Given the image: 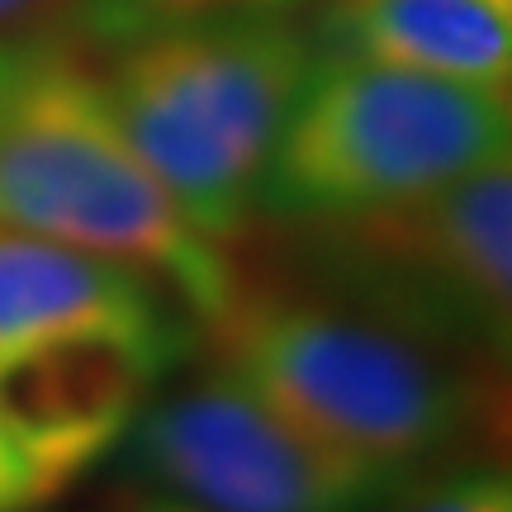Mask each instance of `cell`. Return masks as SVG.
<instances>
[{
    "label": "cell",
    "mask_w": 512,
    "mask_h": 512,
    "mask_svg": "<svg viewBox=\"0 0 512 512\" xmlns=\"http://www.w3.org/2000/svg\"><path fill=\"white\" fill-rule=\"evenodd\" d=\"M43 508L34 494V479H29V465L19 456L10 427L0 418V512H34Z\"/></svg>",
    "instance_id": "13"
},
{
    "label": "cell",
    "mask_w": 512,
    "mask_h": 512,
    "mask_svg": "<svg viewBox=\"0 0 512 512\" xmlns=\"http://www.w3.org/2000/svg\"><path fill=\"white\" fill-rule=\"evenodd\" d=\"M309 72L313 43L294 19L242 15L133 38L95 86L171 204L223 242L261 209L266 166Z\"/></svg>",
    "instance_id": "3"
},
{
    "label": "cell",
    "mask_w": 512,
    "mask_h": 512,
    "mask_svg": "<svg viewBox=\"0 0 512 512\" xmlns=\"http://www.w3.org/2000/svg\"><path fill=\"white\" fill-rule=\"evenodd\" d=\"M328 57L508 86L512 0H328Z\"/></svg>",
    "instance_id": "9"
},
{
    "label": "cell",
    "mask_w": 512,
    "mask_h": 512,
    "mask_svg": "<svg viewBox=\"0 0 512 512\" xmlns=\"http://www.w3.org/2000/svg\"><path fill=\"white\" fill-rule=\"evenodd\" d=\"M508 86L328 57L266 166L261 209L318 219L394 204L508 152Z\"/></svg>",
    "instance_id": "5"
},
{
    "label": "cell",
    "mask_w": 512,
    "mask_h": 512,
    "mask_svg": "<svg viewBox=\"0 0 512 512\" xmlns=\"http://www.w3.org/2000/svg\"><path fill=\"white\" fill-rule=\"evenodd\" d=\"M176 351L86 337L0 370V418L29 465L38 503L57 498L138 418Z\"/></svg>",
    "instance_id": "7"
},
{
    "label": "cell",
    "mask_w": 512,
    "mask_h": 512,
    "mask_svg": "<svg viewBox=\"0 0 512 512\" xmlns=\"http://www.w3.org/2000/svg\"><path fill=\"white\" fill-rule=\"evenodd\" d=\"M86 337L166 351L185 347L143 271L67 242L0 228V370Z\"/></svg>",
    "instance_id": "8"
},
{
    "label": "cell",
    "mask_w": 512,
    "mask_h": 512,
    "mask_svg": "<svg viewBox=\"0 0 512 512\" xmlns=\"http://www.w3.org/2000/svg\"><path fill=\"white\" fill-rule=\"evenodd\" d=\"M384 512H512V484L494 465H446L413 479Z\"/></svg>",
    "instance_id": "11"
},
{
    "label": "cell",
    "mask_w": 512,
    "mask_h": 512,
    "mask_svg": "<svg viewBox=\"0 0 512 512\" xmlns=\"http://www.w3.org/2000/svg\"><path fill=\"white\" fill-rule=\"evenodd\" d=\"M0 228L162 275L204 323L238 280L133 157L95 76L43 38L0 43Z\"/></svg>",
    "instance_id": "2"
},
{
    "label": "cell",
    "mask_w": 512,
    "mask_h": 512,
    "mask_svg": "<svg viewBox=\"0 0 512 512\" xmlns=\"http://www.w3.org/2000/svg\"><path fill=\"white\" fill-rule=\"evenodd\" d=\"M67 15H76V0H0V43L48 38Z\"/></svg>",
    "instance_id": "12"
},
{
    "label": "cell",
    "mask_w": 512,
    "mask_h": 512,
    "mask_svg": "<svg viewBox=\"0 0 512 512\" xmlns=\"http://www.w3.org/2000/svg\"><path fill=\"white\" fill-rule=\"evenodd\" d=\"M299 223L304 290L489 366L512 332L508 152L408 200Z\"/></svg>",
    "instance_id": "4"
},
{
    "label": "cell",
    "mask_w": 512,
    "mask_h": 512,
    "mask_svg": "<svg viewBox=\"0 0 512 512\" xmlns=\"http://www.w3.org/2000/svg\"><path fill=\"white\" fill-rule=\"evenodd\" d=\"M128 465L204 512H384L408 489L304 437L228 366L143 403Z\"/></svg>",
    "instance_id": "6"
},
{
    "label": "cell",
    "mask_w": 512,
    "mask_h": 512,
    "mask_svg": "<svg viewBox=\"0 0 512 512\" xmlns=\"http://www.w3.org/2000/svg\"><path fill=\"white\" fill-rule=\"evenodd\" d=\"M100 512H204V508L181 503V498H171V494H157V489H124V494H114Z\"/></svg>",
    "instance_id": "14"
},
{
    "label": "cell",
    "mask_w": 512,
    "mask_h": 512,
    "mask_svg": "<svg viewBox=\"0 0 512 512\" xmlns=\"http://www.w3.org/2000/svg\"><path fill=\"white\" fill-rule=\"evenodd\" d=\"M209 332L219 366L280 418L399 484L456 465L494 418L489 366L313 290L238 271Z\"/></svg>",
    "instance_id": "1"
},
{
    "label": "cell",
    "mask_w": 512,
    "mask_h": 512,
    "mask_svg": "<svg viewBox=\"0 0 512 512\" xmlns=\"http://www.w3.org/2000/svg\"><path fill=\"white\" fill-rule=\"evenodd\" d=\"M299 0H76V15L95 43H133V38L209 24V19L242 15H280Z\"/></svg>",
    "instance_id": "10"
}]
</instances>
